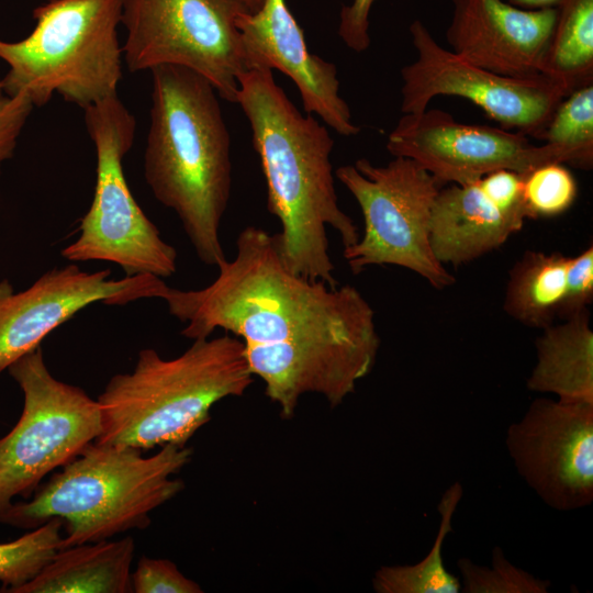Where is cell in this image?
I'll return each mask as SVG.
<instances>
[{
  "instance_id": "obj_1",
  "label": "cell",
  "mask_w": 593,
  "mask_h": 593,
  "mask_svg": "<svg viewBox=\"0 0 593 593\" xmlns=\"http://www.w3.org/2000/svg\"><path fill=\"white\" fill-rule=\"evenodd\" d=\"M217 277L198 290L164 281L157 298L184 323L192 340L223 329L239 338L254 377L280 415L291 418L307 393L331 407L355 392L372 370L379 347L374 312L353 286L332 288L292 272L271 235L245 227L236 254L217 266Z\"/></svg>"
},
{
  "instance_id": "obj_2",
  "label": "cell",
  "mask_w": 593,
  "mask_h": 593,
  "mask_svg": "<svg viewBox=\"0 0 593 593\" xmlns=\"http://www.w3.org/2000/svg\"><path fill=\"white\" fill-rule=\"evenodd\" d=\"M272 69L253 67L238 78V103L250 125L253 147L267 184V208L280 222L275 234L284 265L294 273L335 288L327 227L343 246L359 239L353 219L338 205L328 130L303 115L278 86Z\"/></svg>"
},
{
  "instance_id": "obj_3",
  "label": "cell",
  "mask_w": 593,
  "mask_h": 593,
  "mask_svg": "<svg viewBox=\"0 0 593 593\" xmlns=\"http://www.w3.org/2000/svg\"><path fill=\"white\" fill-rule=\"evenodd\" d=\"M150 74L146 183L177 214L198 258L217 266L226 259L220 227L232 188L231 137L219 94L182 66L160 65Z\"/></svg>"
},
{
  "instance_id": "obj_4",
  "label": "cell",
  "mask_w": 593,
  "mask_h": 593,
  "mask_svg": "<svg viewBox=\"0 0 593 593\" xmlns=\"http://www.w3.org/2000/svg\"><path fill=\"white\" fill-rule=\"evenodd\" d=\"M253 382L244 345L228 333L194 339L171 359L142 349L134 369L114 374L98 396L101 432L94 441L142 451L186 446L215 403L244 395Z\"/></svg>"
},
{
  "instance_id": "obj_5",
  "label": "cell",
  "mask_w": 593,
  "mask_h": 593,
  "mask_svg": "<svg viewBox=\"0 0 593 593\" xmlns=\"http://www.w3.org/2000/svg\"><path fill=\"white\" fill-rule=\"evenodd\" d=\"M191 458L187 446L168 444L143 457L134 447L90 443L29 500L0 512V524L34 529L58 517L66 533L60 549L145 529L150 513L183 490L172 475Z\"/></svg>"
},
{
  "instance_id": "obj_6",
  "label": "cell",
  "mask_w": 593,
  "mask_h": 593,
  "mask_svg": "<svg viewBox=\"0 0 593 593\" xmlns=\"http://www.w3.org/2000/svg\"><path fill=\"white\" fill-rule=\"evenodd\" d=\"M124 0H48L33 10L35 26L18 42L0 40L8 93L34 107L55 93L86 110L118 94L123 75L119 25Z\"/></svg>"
},
{
  "instance_id": "obj_7",
  "label": "cell",
  "mask_w": 593,
  "mask_h": 593,
  "mask_svg": "<svg viewBox=\"0 0 593 593\" xmlns=\"http://www.w3.org/2000/svg\"><path fill=\"white\" fill-rule=\"evenodd\" d=\"M83 111L96 148V187L90 208L80 219L79 236L61 249V256L71 262L110 261L126 276H172L177 270V250L161 238L143 212L123 171V158L136 132L134 115L118 94Z\"/></svg>"
},
{
  "instance_id": "obj_8",
  "label": "cell",
  "mask_w": 593,
  "mask_h": 593,
  "mask_svg": "<svg viewBox=\"0 0 593 593\" xmlns=\"http://www.w3.org/2000/svg\"><path fill=\"white\" fill-rule=\"evenodd\" d=\"M335 176L363 216L362 235L343 251L353 273L392 265L417 273L437 290L456 282L430 246L432 209L443 184L427 170L405 157H394L385 166L360 158L338 167Z\"/></svg>"
},
{
  "instance_id": "obj_9",
  "label": "cell",
  "mask_w": 593,
  "mask_h": 593,
  "mask_svg": "<svg viewBox=\"0 0 593 593\" xmlns=\"http://www.w3.org/2000/svg\"><path fill=\"white\" fill-rule=\"evenodd\" d=\"M245 11L237 0H124L123 61L131 72L160 65L189 68L236 103L238 78L250 68L236 26Z\"/></svg>"
},
{
  "instance_id": "obj_10",
  "label": "cell",
  "mask_w": 593,
  "mask_h": 593,
  "mask_svg": "<svg viewBox=\"0 0 593 593\" xmlns=\"http://www.w3.org/2000/svg\"><path fill=\"white\" fill-rule=\"evenodd\" d=\"M7 371L23 393V409L0 438V512L14 497L29 500L47 474L76 458L101 432L98 401L56 379L41 346Z\"/></svg>"
},
{
  "instance_id": "obj_11",
  "label": "cell",
  "mask_w": 593,
  "mask_h": 593,
  "mask_svg": "<svg viewBox=\"0 0 593 593\" xmlns=\"http://www.w3.org/2000/svg\"><path fill=\"white\" fill-rule=\"evenodd\" d=\"M416 59L401 69V111L421 113L438 96L465 98L501 127L535 137L548 123L563 90L544 76L506 77L477 66L439 45L425 24L410 25Z\"/></svg>"
},
{
  "instance_id": "obj_12",
  "label": "cell",
  "mask_w": 593,
  "mask_h": 593,
  "mask_svg": "<svg viewBox=\"0 0 593 593\" xmlns=\"http://www.w3.org/2000/svg\"><path fill=\"white\" fill-rule=\"evenodd\" d=\"M387 149L414 160L439 183L465 184L507 169L527 174L550 164H572L564 149L503 127L465 124L440 109L404 114L389 134Z\"/></svg>"
},
{
  "instance_id": "obj_13",
  "label": "cell",
  "mask_w": 593,
  "mask_h": 593,
  "mask_svg": "<svg viewBox=\"0 0 593 593\" xmlns=\"http://www.w3.org/2000/svg\"><path fill=\"white\" fill-rule=\"evenodd\" d=\"M526 484L549 507L569 512L593 502V404L535 399L505 437Z\"/></svg>"
},
{
  "instance_id": "obj_14",
  "label": "cell",
  "mask_w": 593,
  "mask_h": 593,
  "mask_svg": "<svg viewBox=\"0 0 593 593\" xmlns=\"http://www.w3.org/2000/svg\"><path fill=\"white\" fill-rule=\"evenodd\" d=\"M161 282L146 273L114 279L110 269L88 272L75 262L46 271L19 292L0 280V373L85 307L156 298Z\"/></svg>"
},
{
  "instance_id": "obj_15",
  "label": "cell",
  "mask_w": 593,
  "mask_h": 593,
  "mask_svg": "<svg viewBox=\"0 0 593 593\" xmlns=\"http://www.w3.org/2000/svg\"><path fill=\"white\" fill-rule=\"evenodd\" d=\"M236 26L250 68L280 70L298 87L307 114H316L340 135L360 132L339 96L336 66L309 52L303 30L286 0H265L257 12L240 13Z\"/></svg>"
},
{
  "instance_id": "obj_16",
  "label": "cell",
  "mask_w": 593,
  "mask_h": 593,
  "mask_svg": "<svg viewBox=\"0 0 593 593\" xmlns=\"http://www.w3.org/2000/svg\"><path fill=\"white\" fill-rule=\"evenodd\" d=\"M451 3L452 15L446 30L450 51L502 76H540L557 7L524 9L503 0H451Z\"/></svg>"
},
{
  "instance_id": "obj_17",
  "label": "cell",
  "mask_w": 593,
  "mask_h": 593,
  "mask_svg": "<svg viewBox=\"0 0 593 593\" xmlns=\"http://www.w3.org/2000/svg\"><path fill=\"white\" fill-rule=\"evenodd\" d=\"M529 219L524 205L493 195L481 179L440 189L433 209L429 242L437 260L454 267L502 246Z\"/></svg>"
},
{
  "instance_id": "obj_18",
  "label": "cell",
  "mask_w": 593,
  "mask_h": 593,
  "mask_svg": "<svg viewBox=\"0 0 593 593\" xmlns=\"http://www.w3.org/2000/svg\"><path fill=\"white\" fill-rule=\"evenodd\" d=\"M542 329L536 339V363L529 391L551 393L564 403L593 404V331L590 311Z\"/></svg>"
},
{
  "instance_id": "obj_19",
  "label": "cell",
  "mask_w": 593,
  "mask_h": 593,
  "mask_svg": "<svg viewBox=\"0 0 593 593\" xmlns=\"http://www.w3.org/2000/svg\"><path fill=\"white\" fill-rule=\"evenodd\" d=\"M134 552L130 536L59 549L14 593H131Z\"/></svg>"
},
{
  "instance_id": "obj_20",
  "label": "cell",
  "mask_w": 593,
  "mask_h": 593,
  "mask_svg": "<svg viewBox=\"0 0 593 593\" xmlns=\"http://www.w3.org/2000/svg\"><path fill=\"white\" fill-rule=\"evenodd\" d=\"M568 258L558 251H525L508 272L507 315L534 328L553 324L564 298Z\"/></svg>"
},
{
  "instance_id": "obj_21",
  "label": "cell",
  "mask_w": 593,
  "mask_h": 593,
  "mask_svg": "<svg viewBox=\"0 0 593 593\" xmlns=\"http://www.w3.org/2000/svg\"><path fill=\"white\" fill-rule=\"evenodd\" d=\"M540 75L570 92L593 83V0H561Z\"/></svg>"
},
{
  "instance_id": "obj_22",
  "label": "cell",
  "mask_w": 593,
  "mask_h": 593,
  "mask_svg": "<svg viewBox=\"0 0 593 593\" xmlns=\"http://www.w3.org/2000/svg\"><path fill=\"white\" fill-rule=\"evenodd\" d=\"M463 495L461 483H452L443 494L437 510L438 532L426 557L414 564L383 566L374 572L377 593H459L460 579L450 573L443 560V546L452 530V517Z\"/></svg>"
},
{
  "instance_id": "obj_23",
  "label": "cell",
  "mask_w": 593,
  "mask_h": 593,
  "mask_svg": "<svg viewBox=\"0 0 593 593\" xmlns=\"http://www.w3.org/2000/svg\"><path fill=\"white\" fill-rule=\"evenodd\" d=\"M536 138L569 153L572 166L585 170L591 169L593 166V83L567 94Z\"/></svg>"
},
{
  "instance_id": "obj_24",
  "label": "cell",
  "mask_w": 593,
  "mask_h": 593,
  "mask_svg": "<svg viewBox=\"0 0 593 593\" xmlns=\"http://www.w3.org/2000/svg\"><path fill=\"white\" fill-rule=\"evenodd\" d=\"M63 525L54 517L15 540L0 542V592L14 593L45 567L60 549Z\"/></svg>"
},
{
  "instance_id": "obj_25",
  "label": "cell",
  "mask_w": 593,
  "mask_h": 593,
  "mask_svg": "<svg viewBox=\"0 0 593 593\" xmlns=\"http://www.w3.org/2000/svg\"><path fill=\"white\" fill-rule=\"evenodd\" d=\"M492 567L479 566L468 558L457 561L463 593H547L550 580L536 578L510 562L503 549H492Z\"/></svg>"
},
{
  "instance_id": "obj_26",
  "label": "cell",
  "mask_w": 593,
  "mask_h": 593,
  "mask_svg": "<svg viewBox=\"0 0 593 593\" xmlns=\"http://www.w3.org/2000/svg\"><path fill=\"white\" fill-rule=\"evenodd\" d=\"M577 194V181L564 164H545L523 175V199L529 219L564 213Z\"/></svg>"
},
{
  "instance_id": "obj_27",
  "label": "cell",
  "mask_w": 593,
  "mask_h": 593,
  "mask_svg": "<svg viewBox=\"0 0 593 593\" xmlns=\"http://www.w3.org/2000/svg\"><path fill=\"white\" fill-rule=\"evenodd\" d=\"M135 593H202V588L184 577L175 562L142 556L131 573Z\"/></svg>"
},
{
  "instance_id": "obj_28",
  "label": "cell",
  "mask_w": 593,
  "mask_h": 593,
  "mask_svg": "<svg viewBox=\"0 0 593 593\" xmlns=\"http://www.w3.org/2000/svg\"><path fill=\"white\" fill-rule=\"evenodd\" d=\"M593 302V245L568 258L566 292L559 320L589 309Z\"/></svg>"
},
{
  "instance_id": "obj_29",
  "label": "cell",
  "mask_w": 593,
  "mask_h": 593,
  "mask_svg": "<svg viewBox=\"0 0 593 593\" xmlns=\"http://www.w3.org/2000/svg\"><path fill=\"white\" fill-rule=\"evenodd\" d=\"M33 108L26 93L10 94L0 80V176L2 165L14 155L19 137Z\"/></svg>"
},
{
  "instance_id": "obj_30",
  "label": "cell",
  "mask_w": 593,
  "mask_h": 593,
  "mask_svg": "<svg viewBox=\"0 0 593 593\" xmlns=\"http://www.w3.org/2000/svg\"><path fill=\"white\" fill-rule=\"evenodd\" d=\"M377 0H353L340 11L338 35L353 51L361 53L370 45L369 15Z\"/></svg>"
},
{
  "instance_id": "obj_31",
  "label": "cell",
  "mask_w": 593,
  "mask_h": 593,
  "mask_svg": "<svg viewBox=\"0 0 593 593\" xmlns=\"http://www.w3.org/2000/svg\"><path fill=\"white\" fill-rule=\"evenodd\" d=\"M561 0H510V3L524 9L556 8Z\"/></svg>"
},
{
  "instance_id": "obj_32",
  "label": "cell",
  "mask_w": 593,
  "mask_h": 593,
  "mask_svg": "<svg viewBox=\"0 0 593 593\" xmlns=\"http://www.w3.org/2000/svg\"><path fill=\"white\" fill-rule=\"evenodd\" d=\"M240 2L250 13L257 12L265 0H237Z\"/></svg>"
}]
</instances>
